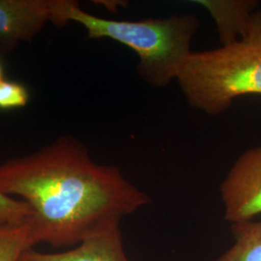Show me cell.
<instances>
[{"label":"cell","mask_w":261,"mask_h":261,"mask_svg":"<svg viewBox=\"0 0 261 261\" xmlns=\"http://www.w3.org/2000/svg\"><path fill=\"white\" fill-rule=\"evenodd\" d=\"M50 21L58 28L74 21L85 28L89 38H108L129 47L139 57L138 75L155 88L176 82L194 51L192 41L200 25L194 14L138 20L103 19L85 12L72 0H53Z\"/></svg>","instance_id":"2"},{"label":"cell","mask_w":261,"mask_h":261,"mask_svg":"<svg viewBox=\"0 0 261 261\" xmlns=\"http://www.w3.org/2000/svg\"><path fill=\"white\" fill-rule=\"evenodd\" d=\"M29 249L30 221L18 226L0 227V261H19Z\"/></svg>","instance_id":"9"},{"label":"cell","mask_w":261,"mask_h":261,"mask_svg":"<svg viewBox=\"0 0 261 261\" xmlns=\"http://www.w3.org/2000/svg\"><path fill=\"white\" fill-rule=\"evenodd\" d=\"M32 216V209L25 201L0 192V227L22 225L31 221Z\"/></svg>","instance_id":"10"},{"label":"cell","mask_w":261,"mask_h":261,"mask_svg":"<svg viewBox=\"0 0 261 261\" xmlns=\"http://www.w3.org/2000/svg\"><path fill=\"white\" fill-rule=\"evenodd\" d=\"M19 261H130L123 246L119 226H114L63 252H41L29 249Z\"/></svg>","instance_id":"6"},{"label":"cell","mask_w":261,"mask_h":261,"mask_svg":"<svg viewBox=\"0 0 261 261\" xmlns=\"http://www.w3.org/2000/svg\"><path fill=\"white\" fill-rule=\"evenodd\" d=\"M53 0H0V50L30 42L50 21Z\"/></svg>","instance_id":"5"},{"label":"cell","mask_w":261,"mask_h":261,"mask_svg":"<svg viewBox=\"0 0 261 261\" xmlns=\"http://www.w3.org/2000/svg\"><path fill=\"white\" fill-rule=\"evenodd\" d=\"M0 192L31 207L32 247L77 246L151 202L117 167L95 163L72 136L0 164Z\"/></svg>","instance_id":"1"},{"label":"cell","mask_w":261,"mask_h":261,"mask_svg":"<svg viewBox=\"0 0 261 261\" xmlns=\"http://www.w3.org/2000/svg\"><path fill=\"white\" fill-rule=\"evenodd\" d=\"M95 3H99L101 6L112 12H116L119 7H125L128 5V2L126 1H95Z\"/></svg>","instance_id":"12"},{"label":"cell","mask_w":261,"mask_h":261,"mask_svg":"<svg viewBox=\"0 0 261 261\" xmlns=\"http://www.w3.org/2000/svg\"><path fill=\"white\" fill-rule=\"evenodd\" d=\"M176 83L188 105L210 116L227 112L240 97L261 95V10L245 37L193 51Z\"/></svg>","instance_id":"3"},{"label":"cell","mask_w":261,"mask_h":261,"mask_svg":"<svg viewBox=\"0 0 261 261\" xmlns=\"http://www.w3.org/2000/svg\"><path fill=\"white\" fill-rule=\"evenodd\" d=\"M234 243L214 261H261V221L231 224Z\"/></svg>","instance_id":"8"},{"label":"cell","mask_w":261,"mask_h":261,"mask_svg":"<svg viewBox=\"0 0 261 261\" xmlns=\"http://www.w3.org/2000/svg\"><path fill=\"white\" fill-rule=\"evenodd\" d=\"M224 219L230 224L261 215V145L236 159L220 187Z\"/></svg>","instance_id":"4"},{"label":"cell","mask_w":261,"mask_h":261,"mask_svg":"<svg viewBox=\"0 0 261 261\" xmlns=\"http://www.w3.org/2000/svg\"><path fill=\"white\" fill-rule=\"evenodd\" d=\"M214 19L221 45L234 43L245 37L254 13L258 9L256 0H196Z\"/></svg>","instance_id":"7"},{"label":"cell","mask_w":261,"mask_h":261,"mask_svg":"<svg viewBox=\"0 0 261 261\" xmlns=\"http://www.w3.org/2000/svg\"><path fill=\"white\" fill-rule=\"evenodd\" d=\"M30 99L28 87L17 81L0 82V111L8 112L25 107Z\"/></svg>","instance_id":"11"},{"label":"cell","mask_w":261,"mask_h":261,"mask_svg":"<svg viewBox=\"0 0 261 261\" xmlns=\"http://www.w3.org/2000/svg\"><path fill=\"white\" fill-rule=\"evenodd\" d=\"M4 69H3V65H2V62L0 60V82H2L4 79Z\"/></svg>","instance_id":"13"}]
</instances>
